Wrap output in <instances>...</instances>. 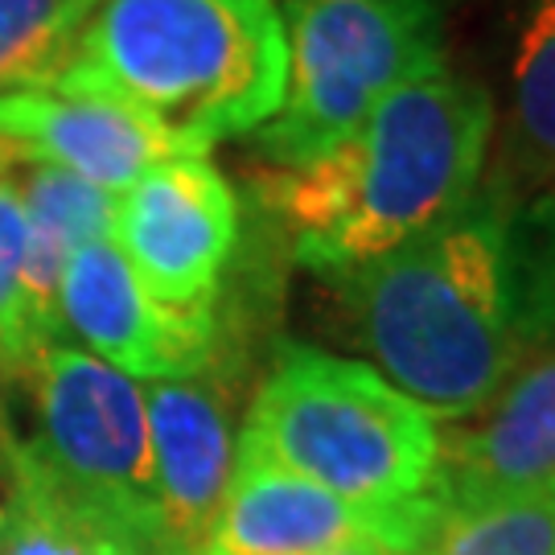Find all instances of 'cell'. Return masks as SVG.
I'll return each mask as SVG.
<instances>
[{
	"label": "cell",
	"instance_id": "6da1fadb",
	"mask_svg": "<svg viewBox=\"0 0 555 555\" xmlns=\"http://www.w3.org/2000/svg\"><path fill=\"white\" fill-rule=\"evenodd\" d=\"M494 140L486 87L440 70L391 91L330 153L259 178L297 263L341 280L428 235L477 194Z\"/></svg>",
	"mask_w": 555,
	"mask_h": 555
},
{
	"label": "cell",
	"instance_id": "7a4b0ae2",
	"mask_svg": "<svg viewBox=\"0 0 555 555\" xmlns=\"http://www.w3.org/2000/svg\"><path fill=\"white\" fill-rule=\"evenodd\" d=\"M334 284L383 378L437 420L477 416L531 350L502 173L453 219Z\"/></svg>",
	"mask_w": 555,
	"mask_h": 555
},
{
	"label": "cell",
	"instance_id": "3957f363",
	"mask_svg": "<svg viewBox=\"0 0 555 555\" xmlns=\"http://www.w3.org/2000/svg\"><path fill=\"white\" fill-rule=\"evenodd\" d=\"M288 41L276 0H100L50 87L149 116L181 157L256 137L280 112Z\"/></svg>",
	"mask_w": 555,
	"mask_h": 555
},
{
	"label": "cell",
	"instance_id": "277c9868",
	"mask_svg": "<svg viewBox=\"0 0 555 555\" xmlns=\"http://www.w3.org/2000/svg\"><path fill=\"white\" fill-rule=\"evenodd\" d=\"M238 444L362 506L437 490L440 420L375 366L318 346H280Z\"/></svg>",
	"mask_w": 555,
	"mask_h": 555
},
{
	"label": "cell",
	"instance_id": "5b68a950",
	"mask_svg": "<svg viewBox=\"0 0 555 555\" xmlns=\"http://www.w3.org/2000/svg\"><path fill=\"white\" fill-rule=\"evenodd\" d=\"M288 41L280 112L259 153L293 169L330 153L391 91L444 70L437 0H276Z\"/></svg>",
	"mask_w": 555,
	"mask_h": 555
},
{
	"label": "cell",
	"instance_id": "8992f818",
	"mask_svg": "<svg viewBox=\"0 0 555 555\" xmlns=\"http://www.w3.org/2000/svg\"><path fill=\"white\" fill-rule=\"evenodd\" d=\"M29 383L38 433L4 440L70 515L137 555H165L144 387L62 341L29 366Z\"/></svg>",
	"mask_w": 555,
	"mask_h": 555
},
{
	"label": "cell",
	"instance_id": "52a82bcc",
	"mask_svg": "<svg viewBox=\"0 0 555 555\" xmlns=\"http://www.w3.org/2000/svg\"><path fill=\"white\" fill-rule=\"evenodd\" d=\"M444 515L449 506L437 490L391 506H362L235 444L231 490L202 555H337L350 547L428 555Z\"/></svg>",
	"mask_w": 555,
	"mask_h": 555
},
{
	"label": "cell",
	"instance_id": "ba28073f",
	"mask_svg": "<svg viewBox=\"0 0 555 555\" xmlns=\"http://www.w3.org/2000/svg\"><path fill=\"white\" fill-rule=\"evenodd\" d=\"M238 238L231 181L206 157H173L132 181L112 206V243L165 305H215Z\"/></svg>",
	"mask_w": 555,
	"mask_h": 555
},
{
	"label": "cell",
	"instance_id": "9c48e42d",
	"mask_svg": "<svg viewBox=\"0 0 555 555\" xmlns=\"http://www.w3.org/2000/svg\"><path fill=\"white\" fill-rule=\"evenodd\" d=\"M59 313L87 354L153 383L202 375L219 341L215 305L178 309L157 300L119 256L112 235L91 238L70 256Z\"/></svg>",
	"mask_w": 555,
	"mask_h": 555
},
{
	"label": "cell",
	"instance_id": "30bf717a",
	"mask_svg": "<svg viewBox=\"0 0 555 555\" xmlns=\"http://www.w3.org/2000/svg\"><path fill=\"white\" fill-rule=\"evenodd\" d=\"M144 408L165 555H202L235 474L227 396L210 378H165L144 387Z\"/></svg>",
	"mask_w": 555,
	"mask_h": 555
},
{
	"label": "cell",
	"instance_id": "8fae6325",
	"mask_svg": "<svg viewBox=\"0 0 555 555\" xmlns=\"http://www.w3.org/2000/svg\"><path fill=\"white\" fill-rule=\"evenodd\" d=\"M0 137L119 198L153 165L181 157L149 116L91 91L21 87L0 95Z\"/></svg>",
	"mask_w": 555,
	"mask_h": 555
},
{
	"label": "cell",
	"instance_id": "7c38bea8",
	"mask_svg": "<svg viewBox=\"0 0 555 555\" xmlns=\"http://www.w3.org/2000/svg\"><path fill=\"white\" fill-rule=\"evenodd\" d=\"M543 486H555V354L515 371L469 424L440 428L437 461L449 511Z\"/></svg>",
	"mask_w": 555,
	"mask_h": 555
},
{
	"label": "cell",
	"instance_id": "4fadbf2b",
	"mask_svg": "<svg viewBox=\"0 0 555 555\" xmlns=\"http://www.w3.org/2000/svg\"><path fill=\"white\" fill-rule=\"evenodd\" d=\"M13 185L25 210V263H21L25 321L38 350L46 354L50 346H59L62 334L59 293L66 263L82 243L112 235L116 198L103 194L100 185L34 157L13 173Z\"/></svg>",
	"mask_w": 555,
	"mask_h": 555
},
{
	"label": "cell",
	"instance_id": "5bb4252c",
	"mask_svg": "<svg viewBox=\"0 0 555 555\" xmlns=\"http://www.w3.org/2000/svg\"><path fill=\"white\" fill-rule=\"evenodd\" d=\"M511 153L531 185L555 190V0H531L515 50Z\"/></svg>",
	"mask_w": 555,
	"mask_h": 555
},
{
	"label": "cell",
	"instance_id": "9a60e30c",
	"mask_svg": "<svg viewBox=\"0 0 555 555\" xmlns=\"http://www.w3.org/2000/svg\"><path fill=\"white\" fill-rule=\"evenodd\" d=\"M0 449L9 465V511L0 522V555H137L128 543L70 515L4 437Z\"/></svg>",
	"mask_w": 555,
	"mask_h": 555
},
{
	"label": "cell",
	"instance_id": "2e32d148",
	"mask_svg": "<svg viewBox=\"0 0 555 555\" xmlns=\"http://www.w3.org/2000/svg\"><path fill=\"white\" fill-rule=\"evenodd\" d=\"M428 555H555V486L456 506Z\"/></svg>",
	"mask_w": 555,
	"mask_h": 555
},
{
	"label": "cell",
	"instance_id": "e0dca14e",
	"mask_svg": "<svg viewBox=\"0 0 555 555\" xmlns=\"http://www.w3.org/2000/svg\"><path fill=\"white\" fill-rule=\"evenodd\" d=\"M87 13V0H0V95L59 79Z\"/></svg>",
	"mask_w": 555,
	"mask_h": 555
},
{
	"label": "cell",
	"instance_id": "ac0fdd59",
	"mask_svg": "<svg viewBox=\"0 0 555 555\" xmlns=\"http://www.w3.org/2000/svg\"><path fill=\"white\" fill-rule=\"evenodd\" d=\"M21 263H25V210L17 185L0 181V375H29V366L41 358L25 321Z\"/></svg>",
	"mask_w": 555,
	"mask_h": 555
},
{
	"label": "cell",
	"instance_id": "d6986e66",
	"mask_svg": "<svg viewBox=\"0 0 555 555\" xmlns=\"http://www.w3.org/2000/svg\"><path fill=\"white\" fill-rule=\"evenodd\" d=\"M25 160H29V153H25L21 144H13L9 137H0V181H13V173H17Z\"/></svg>",
	"mask_w": 555,
	"mask_h": 555
},
{
	"label": "cell",
	"instance_id": "ffe728a7",
	"mask_svg": "<svg viewBox=\"0 0 555 555\" xmlns=\"http://www.w3.org/2000/svg\"><path fill=\"white\" fill-rule=\"evenodd\" d=\"M87 4H100V0H87Z\"/></svg>",
	"mask_w": 555,
	"mask_h": 555
},
{
	"label": "cell",
	"instance_id": "44dd1931",
	"mask_svg": "<svg viewBox=\"0 0 555 555\" xmlns=\"http://www.w3.org/2000/svg\"><path fill=\"white\" fill-rule=\"evenodd\" d=\"M0 522H4V511H0Z\"/></svg>",
	"mask_w": 555,
	"mask_h": 555
}]
</instances>
